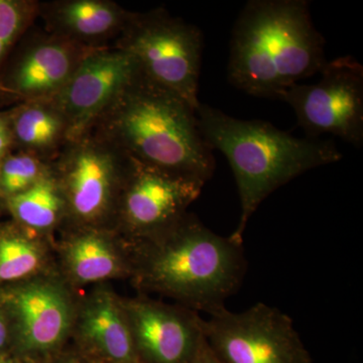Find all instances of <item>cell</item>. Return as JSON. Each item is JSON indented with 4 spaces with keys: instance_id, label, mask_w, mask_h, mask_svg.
Wrapping results in <instances>:
<instances>
[{
    "instance_id": "26",
    "label": "cell",
    "mask_w": 363,
    "mask_h": 363,
    "mask_svg": "<svg viewBox=\"0 0 363 363\" xmlns=\"http://www.w3.org/2000/svg\"><path fill=\"white\" fill-rule=\"evenodd\" d=\"M0 363H26L21 358L16 357L13 353H7V354L0 357Z\"/></svg>"
},
{
    "instance_id": "27",
    "label": "cell",
    "mask_w": 363,
    "mask_h": 363,
    "mask_svg": "<svg viewBox=\"0 0 363 363\" xmlns=\"http://www.w3.org/2000/svg\"><path fill=\"white\" fill-rule=\"evenodd\" d=\"M88 363H104V362H88Z\"/></svg>"
},
{
    "instance_id": "1",
    "label": "cell",
    "mask_w": 363,
    "mask_h": 363,
    "mask_svg": "<svg viewBox=\"0 0 363 363\" xmlns=\"http://www.w3.org/2000/svg\"><path fill=\"white\" fill-rule=\"evenodd\" d=\"M131 285L208 315L225 307L247 272L242 243L213 233L188 213L149 240L130 241Z\"/></svg>"
},
{
    "instance_id": "19",
    "label": "cell",
    "mask_w": 363,
    "mask_h": 363,
    "mask_svg": "<svg viewBox=\"0 0 363 363\" xmlns=\"http://www.w3.org/2000/svg\"><path fill=\"white\" fill-rule=\"evenodd\" d=\"M6 214L26 228L56 238L68 211L63 191L51 168L32 187L6 202Z\"/></svg>"
},
{
    "instance_id": "9",
    "label": "cell",
    "mask_w": 363,
    "mask_h": 363,
    "mask_svg": "<svg viewBox=\"0 0 363 363\" xmlns=\"http://www.w3.org/2000/svg\"><path fill=\"white\" fill-rule=\"evenodd\" d=\"M315 84H295L279 99L295 111L306 138L332 135L363 145V67L351 56L327 61Z\"/></svg>"
},
{
    "instance_id": "22",
    "label": "cell",
    "mask_w": 363,
    "mask_h": 363,
    "mask_svg": "<svg viewBox=\"0 0 363 363\" xmlns=\"http://www.w3.org/2000/svg\"><path fill=\"white\" fill-rule=\"evenodd\" d=\"M11 348H13V335H11V323L0 296V357L11 353Z\"/></svg>"
},
{
    "instance_id": "3",
    "label": "cell",
    "mask_w": 363,
    "mask_h": 363,
    "mask_svg": "<svg viewBox=\"0 0 363 363\" xmlns=\"http://www.w3.org/2000/svg\"><path fill=\"white\" fill-rule=\"evenodd\" d=\"M325 40L306 0H252L236 21L228 79L255 97L279 98L303 79L320 73Z\"/></svg>"
},
{
    "instance_id": "8",
    "label": "cell",
    "mask_w": 363,
    "mask_h": 363,
    "mask_svg": "<svg viewBox=\"0 0 363 363\" xmlns=\"http://www.w3.org/2000/svg\"><path fill=\"white\" fill-rule=\"evenodd\" d=\"M204 335L223 363H313L292 318L264 303L212 313Z\"/></svg>"
},
{
    "instance_id": "14",
    "label": "cell",
    "mask_w": 363,
    "mask_h": 363,
    "mask_svg": "<svg viewBox=\"0 0 363 363\" xmlns=\"http://www.w3.org/2000/svg\"><path fill=\"white\" fill-rule=\"evenodd\" d=\"M56 266L74 289L130 279V242L108 227L64 226L55 240Z\"/></svg>"
},
{
    "instance_id": "11",
    "label": "cell",
    "mask_w": 363,
    "mask_h": 363,
    "mask_svg": "<svg viewBox=\"0 0 363 363\" xmlns=\"http://www.w3.org/2000/svg\"><path fill=\"white\" fill-rule=\"evenodd\" d=\"M94 50L33 26L0 73V105L52 99Z\"/></svg>"
},
{
    "instance_id": "18",
    "label": "cell",
    "mask_w": 363,
    "mask_h": 363,
    "mask_svg": "<svg viewBox=\"0 0 363 363\" xmlns=\"http://www.w3.org/2000/svg\"><path fill=\"white\" fill-rule=\"evenodd\" d=\"M55 240L11 219L0 222V286L57 269Z\"/></svg>"
},
{
    "instance_id": "13",
    "label": "cell",
    "mask_w": 363,
    "mask_h": 363,
    "mask_svg": "<svg viewBox=\"0 0 363 363\" xmlns=\"http://www.w3.org/2000/svg\"><path fill=\"white\" fill-rule=\"evenodd\" d=\"M138 72L135 60L113 45L94 50L83 60L52 98L68 123L69 142L89 133Z\"/></svg>"
},
{
    "instance_id": "21",
    "label": "cell",
    "mask_w": 363,
    "mask_h": 363,
    "mask_svg": "<svg viewBox=\"0 0 363 363\" xmlns=\"http://www.w3.org/2000/svg\"><path fill=\"white\" fill-rule=\"evenodd\" d=\"M40 1L0 0V73L9 55L38 20Z\"/></svg>"
},
{
    "instance_id": "4",
    "label": "cell",
    "mask_w": 363,
    "mask_h": 363,
    "mask_svg": "<svg viewBox=\"0 0 363 363\" xmlns=\"http://www.w3.org/2000/svg\"><path fill=\"white\" fill-rule=\"evenodd\" d=\"M196 116L203 138L226 157L235 177L241 214L230 238L236 242H243L250 217L274 191L342 159L332 140L296 138L267 121H241L203 104Z\"/></svg>"
},
{
    "instance_id": "24",
    "label": "cell",
    "mask_w": 363,
    "mask_h": 363,
    "mask_svg": "<svg viewBox=\"0 0 363 363\" xmlns=\"http://www.w3.org/2000/svg\"><path fill=\"white\" fill-rule=\"evenodd\" d=\"M191 363H223L220 358L217 357L216 353L212 350L211 346L207 342L206 338L202 339L197 352Z\"/></svg>"
},
{
    "instance_id": "16",
    "label": "cell",
    "mask_w": 363,
    "mask_h": 363,
    "mask_svg": "<svg viewBox=\"0 0 363 363\" xmlns=\"http://www.w3.org/2000/svg\"><path fill=\"white\" fill-rule=\"evenodd\" d=\"M133 11L111 0L40 2L38 18L44 30L91 49L116 42Z\"/></svg>"
},
{
    "instance_id": "17",
    "label": "cell",
    "mask_w": 363,
    "mask_h": 363,
    "mask_svg": "<svg viewBox=\"0 0 363 363\" xmlns=\"http://www.w3.org/2000/svg\"><path fill=\"white\" fill-rule=\"evenodd\" d=\"M6 111L13 150L52 162L69 142L68 123L54 100L23 102Z\"/></svg>"
},
{
    "instance_id": "6",
    "label": "cell",
    "mask_w": 363,
    "mask_h": 363,
    "mask_svg": "<svg viewBox=\"0 0 363 363\" xmlns=\"http://www.w3.org/2000/svg\"><path fill=\"white\" fill-rule=\"evenodd\" d=\"M11 335V353L26 363H45L68 347L80 294L58 269L0 286Z\"/></svg>"
},
{
    "instance_id": "20",
    "label": "cell",
    "mask_w": 363,
    "mask_h": 363,
    "mask_svg": "<svg viewBox=\"0 0 363 363\" xmlns=\"http://www.w3.org/2000/svg\"><path fill=\"white\" fill-rule=\"evenodd\" d=\"M51 164L28 152H9L0 164V215L6 214V202L37 183Z\"/></svg>"
},
{
    "instance_id": "10",
    "label": "cell",
    "mask_w": 363,
    "mask_h": 363,
    "mask_svg": "<svg viewBox=\"0 0 363 363\" xmlns=\"http://www.w3.org/2000/svg\"><path fill=\"white\" fill-rule=\"evenodd\" d=\"M204 185L197 179L130 159L113 229L128 241L155 238L188 213Z\"/></svg>"
},
{
    "instance_id": "2",
    "label": "cell",
    "mask_w": 363,
    "mask_h": 363,
    "mask_svg": "<svg viewBox=\"0 0 363 363\" xmlns=\"http://www.w3.org/2000/svg\"><path fill=\"white\" fill-rule=\"evenodd\" d=\"M90 131L143 164L205 184L213 176V154L200 130L196 109L140 72Z\"/></svg>"
},
{
    "instance_id": "5",
    "label": "cell",
    "mask_w": 363,
    "mask_h": 363,
    "mask_svg": "<svg viewBox=\"0 0 363 363\" xmlns=\"http://www.w3.org/2000/svg\"><path fill=\"white\" fill-rule=\"evenodd\" d=\"M113 44L135 60L145 78L197 109L203 52V35L197 26L162 7L131 13Z\"/></svg>"
},
{
    "instance_id": "15",
    "label": "cell",
    "mask_w": 363,
    "mask_h": 363,
    "mask_svg": "<svg viewBox=\"0 0 363 363\" xmlns=\"http://www.w3.org/2000/svg\"><path fill=\"white\" fill-rule=\"evenodd\" d=\"M70 344L88 362L140 363L123 297L108 284L80 294Z\"/></svg>"
},
{
    "instance_id": "7",
    "label": "cell",
    "mask_w": 363,
    "mask_h": 363,
    "mask_svg": "<svg viewBox=\"0 0 363 363\" xmlns=\"http://www.w3.org/2000/svg\"><path fill=\"white\" fill-rule=\"evenodd\" d=\"M130 159L92 131L67 143L52 162L67 204L65 226L113 228Z\"/></svg>"
},
{
    "instance_id": "12",
    "label": "cell",
    "mask_w": 363,
    "mask_h": 363,
    "mask_svg": "<svg viewBox=\"0 0 363 363\" xmlns=\"http://www.w3.org/2000/svg\"><path fill=\"white\" fill-rule=\"evenodd\" d=\"M140 363H191L204 338V318L194 310L138 294L123 297Z\"/></svg>"
},
{
    "instance_id": "25",
    "label": "cell",
    "mask_w": 363,
    "mask_h": 363,
    "mask_svg": "<svg viewBox=\"0 0 363 363\" xmlns=\"http://www.w3.org/2000/svg\"><path fill=\"white\" fill-rule=\"evenodd\" d=\"M45 363H88V362L71 344H69L65 350Z\"/></svg>"
},
{
    "instance_id": "23",
    "label": "cell",
    "mask_w": 363,
    "mask_h": 363,
    "mask_svg": "<svg viewBox=\"0 0 363 363\" xmlns=\"http://www.w3.org/2000/svg\"><path fill=\"white\" fill-rule=\"evenodd\" d=\"M13 150L11 128L7 111H0V164L9 152Z\"/></svg>"
}]
</instances>
